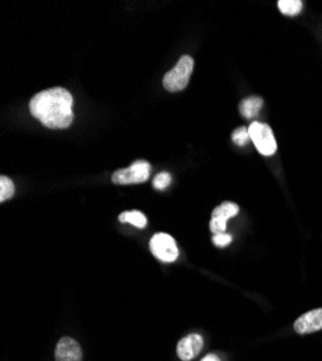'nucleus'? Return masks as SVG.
<instances>
[{"instance_id":"nucleus-17","label":"nucleus","mask_w":322,"mask_h":361,"mask_svg":"<svg viewBox=\"0 0 322 361\" xmlns=\"http://www.w3.org/2000/svg\"><path fill=\"white\" fill-rule=\"evenodd\" d=\"M227 228V221L223 219H211L210 221V230L213 231V234H220V233H225Z\"/></svg>"},{"instance_id":"nucleus-9","label":"nucleus","mask_w":322,"mask_h":361,"mask_svg":"<svg viewBox=\"0 0 322 361\" xmlns=\"http://www.w3.org/2000/svg\"><path fill=\"white\" fill-rule=\"evenodd\" d=\"M261 106H263V100L260 97H249L242 102L240 113L246 118H254L259 114Z\"/></svg>"},{"instance_id":"nucleus-7","label":"nucleus","mask_w":322,"mask_h":361,"mask_svg":"<svg viewBox=\"0 0 322 361\" xmlns=\"http://www.w3.org/2000/svg\"><path fill=\"white\" fill-rule=\"evenodd\" d=\"M294 328L298 334H311L316 333V331L322 329V308L309 311L304 315H301L295 324Z\"/></svg>"},{"instance_id":"nucleus-16","label":"nucleus","mask_w":322,"mask_h":361,"mask_svg":"<svg viewBox=\"0 0 322 361\" xmlns=\"http://www.w3.org/2000/svg\"><path fill=\"white\" fill-rule=\"evenodd\" d=\"M231 240H233V237L230 234H227V233H220V234H214L213 235V243L216 246H218V247L228 246L231 243Z\"/></svg>"},{"instance_id":"nucleus-10","label":"nucleus","mask_w":322,"mask_h":361,"mask_svg":"<svg viewBox=\"0 0 322 361\" xmlns=\"http://www.w3.org/2000/svg\"><path fill=\"white\" fill-rule=\"evenodd\" d=\"M119 221L120 223H128V224H132L137 228H144L146 224H148V219H146V216L140 212H137V209H133V212H125L119 216Z\"/></svg>"},{"instance_id":"nucleus-4","label":"nucleus","mask_w":322,"mask_h":361,"mask_svg":"<svg viewBox=\"0 0 322 361\" xmlns=\"http://www.w3.org/2000/svg\"><path fill=\"white\" fill-rule=\"evenodd\" d=\"M151 175V165L146 161H136L129 168L116 171L111 176L114 184L119 185H130V184H142L148 180Z\"/></svg>"},{"instance_id":"nucleus-5","label":"nucleus","mask_w":322,"mask_h":361,"mask_svg":"<svg viewBox=\"0 0 322 361\" xmlns=\"http://www.w3.org/2000/svg\"><path fill=\"white\" fill-rule=\"evenodd\" d=\"M152 255L165 263H172L178 259L180 252L178 246L175 243V238L166 233H156L149 243Z\"/></svg>"},{"instance_id":"nucleus-14","label":"nucleus","mask_w":322,"mask_h":361,"mask_svg":"<svg viewBox=\"0 0 322 361\" xmlns=\"http://www.w3.org/2000/svg\"><path fill=\"white\" fill-rule=\"evenodd\" d=\"M233 142L239 145V146H244L249 139H250V133H249V129L247 128H239L233 132V136H231Z\"/></svg>"},{"instance_id":"nucleus-15","label":"nucleus","mask_w":322,"mask_h":361,"mask_svg":"<svg viewBox=\"0 0 322 361\" xmlns=\"http://www.w3.org/2000/svg\"><path fill=\"white\" fill-rule=\"evenodd\" d=\"M171 175L168 172H161L154 179V187L155 190H165L171 185Z\"/></svg>"},{"instance_id":"nucleus-11","label":"nucleus","mask_w":322,"mask_h":361,"mask_svg":"<svg viewBox=\"0 0 322 361\" xmlns=\"http://www.w3.org/2000/svg\"><path fill=\"white\" fill-rule=\"evenodd\" d=\"M239 214V205L234 202H223L221 205H218L214 212H213V219H223V220H228L234 216Z\"/></svg>"},{"instance_id":"nucleus-1","label":"nucleus","mask_w":322,"mask_h":361,"mask_svg":"<svg viewBox=\"0 0 322 361\" xmlns=\"http://www.w3.org/2000/svg\"><path fill=\"white\" fill-rule=\"evenodd\" d=\"M73 103L68 90L55 87L35 94L29 102V110L45 128L67 129L74 120Z\"/></svg>"},{"instance_id":"nucleus-2","label":"nucleus","mask_w":322,"mask_h":361,"mask_svg":"<svg viewBox=\"0 0 322 361\" xmlns=\"http://www.w3.org/2000/svg\"><path fill=\"white\" fill-rule=\"evenodd\" d=\"M192 70H194V59L190 55L181 56L178 64L175 66L169 73L165 74L163 87L171 93L182 92L190 82Z\"/></svg>"},{"instance_id":"nucleus-6","label":"nucleus","mask_w":322,"mask_h":361,"mask_svg":"<svg viewBox=\"0 0 322 361\" xmlns=\"http://www.w3.org/2000/svg\"><path fill=\"white\" fill-rule=\"evenodd\" d=\"M55 361H82V350L71 337H63L55 348Z\"/></svg>"},{"instance_id":"nucleus-18","label":"nucleus","mask_w":322,"mask_h":361,"mask_svg":"<svg viewBox=\"0 0 322 361\" xmlns=\"http://www.w3.org/2000/svg\"><path fill=\"white\" fill-rule=\"evenodd\" d=\"M201 361H220V358L216 354H207Z\"/></svg>"},{"instance_id":"nucleus-3","label":"nucleus","mask_w":322,"mask_h":361,"mask_svg":"<svg viewBox=\"0 0 322 361\" xmlns=\"http://www.w3.org/2000/svg\"><path fill=\"white\" fill-rule=\"evenodd\" d=\"M250 139L253 140L259 154L263 157H272L278 150V145L271 126L266 123L253 122L249 128Z\"/></svg>"},{"instance_id":"nucleus-8","label":"nucleus","mask_w":322,"mask_h":361,"mask_svg":"<svg viewBox=\"0 0 322 361\" xmlns=\"http://www.w3.org/2000/svg\"><path fill=\"white\" fill-rule=\"evenodd\" d=\"M204 347V340L199 334H190L180 340L177 347V354L182 361L194 360Z\"/></svg>"},{"instance_id":"nucleus-12","label":"nucleus","mask_w":322,"mask_h":361,"mask_svg":"<svg viewBox=\"0 0 322 361\" xmlns=\"http://www.w3.org/2000/svg\"><path fill=\"white\" fill-rule=\"evenodd\" d=\"M279 11L286 16H295L301 13L304 4L301 0H279L278 2Z\"/></svg>"},{"instance_id":"nucleus-13","label":"nucleus","mask_w":322,"mask_h":361,"mask_svg":"<svg viewBox=\"0 0 322 361\" xmlns=\"http://www.w3.org/2000/svg\"><path fill=\"white\" fill-rule=\"evenodd\" d=\"M15 195V185L8 176H0V202H5Z\"/></svg>"}]
</instances>
